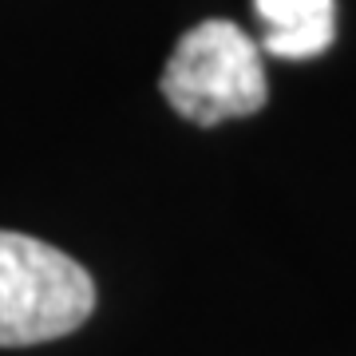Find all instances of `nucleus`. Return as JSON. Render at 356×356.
<instances>
[{
	"mask_svg": "<svg viewBox=\"0 0 356 356\" xmlns=\"http://www.w3.org/2000/svg\"><path fill=\"white\" fill-rule=\"evenodd\" d=\"M166 103L198 127H218L266 107L261 44L229 20H202L182 32L159 79Z\"/></svg>",
	"mask_w": 356,
	"mask_h": 356,
	"instance_id": "f257e3e1",
	"label": "nucleus"
},
{
	"mask_svg": "<svg viewBox=\"0 0 356 356\" xmlns=\"http://www.w3.org/2000/svg\"><path fill=\"white\" fill-rule=\"evenodd\" d=\"M95 309V281L56 245L0 229V348L76 332Z\"/></svg>",
	"mask_w": 356,
	"mask_h": 356,
	"instance_id": "f03ea898",
	"label": "nucleus"
},
{
	"mask_svg": "<svg viewBox=\"0 0 356 356\" xmlns=\"http://www.w3.org/2000/svg\"><path fill=\"white\" fill-rule=\"evenodd\" d=\"M266 24L261 51L281 60H313L337 40V0H254Z\"/></svg>",
	"mask_w": 356,
	"mask_h": 356,
	"instance_id": "7ed1b4c3",
	"label": "nucleus"
}]
</instances>
